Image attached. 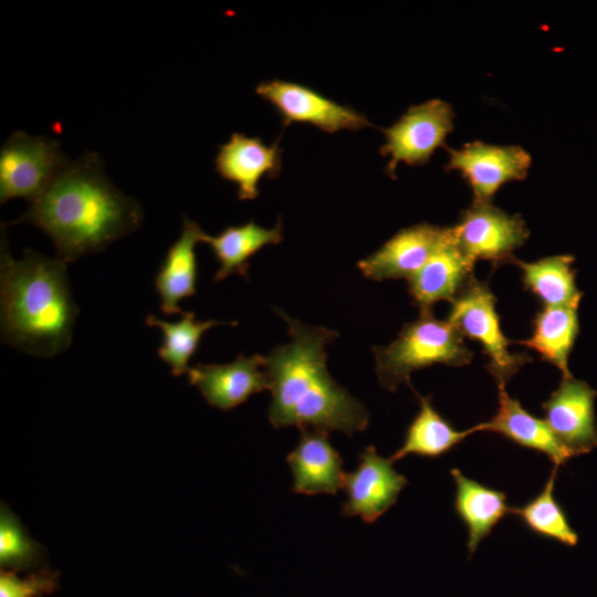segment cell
I'll list each match as a JSON object with an SVG mask.
<instances>
[{
  "label": "cell",
  "instance_id": "obj_1",
  "mask_svg": "<svg viewBox=\"0 0 597 597\" xmlns=\"http://www.w3.org/2000/svg\"><path fill=\"white\" fill-rule=\"evenodd\" d=\"M143 217L138 201L108 180L101 157L86 153L70 163L12 223L44 231L56 258L69 263L135 231Z\"/></svg>",
  "mask_w": 597,
  "mask_h": 597
},
{
  "label": "cell",
  "instance_id": "obj_2",
  "mask_svg": "<svg viewBox=\"0 0 597 597\" xmlns=\"http://www.w3.org/2000/svg\"><path fill=\"white\" fill-rule=\"evenodd\" d=\"M276 312L287 323L291 339L265 356L272 395L270 423L275 429L295 426L348 436L365 430L368 410L331 377L326 367V346L337 337V332Z\"/></svg>",
  "mask_w": 597,
  "mask_h": 597
},
{
  "label": "cell",
  "instance_id": "obj_3",
  "mask_svg": "<svg viewBox=\"0 0 597 597\" xmlns=\"http://www.w3.org/2000/svg\"><path fill=\"white\" fill-rule=\"evenodd\" d=\"M0 294L4 343L41 357L67 349L78 307L65 262L30 249L23 259L14 260L2 241Z\"/></svg>",
  "mask_w": 597,
  "mask_h": 597
},
{
  "label": "cell",
  "instance_id": "obj_4",
  "mask_svg": "<svg viewBox=\"0 0 597 597\" xmlns=\"http://www.w3.org/2000/svg\"><path fill=\"white\" fill-rule=\"evenodd\" d=\"M376 374L383 388L411 389L410 375L436 364L460 367L472 360L463 336L448 322L433 316L431 308L420 310L419 317L402 326L387 346L374 347Z\"/></svg>",
  "mask_w": 597,
  "mask_h": 597
},
{
  "label": "cell",
  "instance_id": "obj_5",
  "mask_svg": "<svg viewBox=\"0 0 597 597\" xmlns=\"http://www.w3.org/2000/svg\"><path fill=\"white\" fill-rule=\"evenodd\" d=\"M495 296L485 282L472 279L451 302L448 322L464 337L478 342L488 358L485 368L496 384H506L531 362L524 353H512L495 307Z\"/></svg>",
  "mask_w": 597,
  "mask_h": 597
},
{
  "label": "cell",
  "instance_id": "obj_6",
  "mask_svg": "<svg viewBox=\"0 0 597 597\" xmlns=\"http://www.w3.org/2000/svg\"><path fill=\"white\" fill-rule=\"evenodd\" d=\"M71 161L59 142L15 132L0 150V201H34Z\"/></svg>",
  "mask_w": 597,
  "mask_h": 597
},
{
  "label": "cell",
  "instance_id": "obj_7",
  "mask_svg": "<svg viewBox=\"0 0 597 597\" xmlns=\"http://www.w3.org/2000/svg\"><path fill=\"white\" fill-rule=\"evenodd\" d=\"M451 105L434 98L410 106L391 126L383 129V156L389 157L386 174L396 178L399 163L410 166L426 165L437 148L444 146L453 128Z\"/></svg>",
  "mask_w": 597,
  "mask_h": 597
},
{
  "label": "cell",
  "instance_id": "obj_8",
  "mask_svg": "<svg viewBox=\"0 0 597 597\" xmlns=\"http://www.w3.org/2000/svg\"><path fill=\"white\" fill-rule=\"evenodd\" d=\"M450 228L455 244L472 263L486 260L494 268L512 263L514 250L530 237L520 214H509L491 202L473 201Z\"/></svg>",
  "mask_w": 597,
  "mask_h": 597
},
{
  "label": "cell",
  "instance_id": "obj_9",
  "mask_svg": "<svg viewBox=\"0 0 597 597\" xmlns=\"http://www.w3.org/2000/svg\"><path fill=\"white\" fill-rule=\"evenodd\" d=\"M255 92L277 111L284 126L308 124L329 134L370 126L363 113L300 83L274 78L260 83Z\"/></svg>",
  "mask_w": 597,
  "mask_h": 597
},
{
  "label": "cell",
  "instance_id": "obj_10",
  "mask_svg": "<svg viewBox=\"0 0 597 597\" xmlns=\"http://www.w3.org/2000/svg\"><path fill=\"white\" fill-rule=\"evenodd\" d=\"M446 170H458L473 192V201L491 202L506 182L523 180L531 167V155L517 145H492L480 140L460 149L448 148Z\"/></svg>",
  "mask_w": 597,
  "mask_h": 597
},
{
  "label": "cell",
  "instance_id": "obj_11",
  "mask_svg": "<svg viewBox=\"0 0 597 597\" xmlns=\"http://www.w3.org/2000/svg\"><path fill=\"white\" fill-rule=\"evenodd\" d=\"M358 458L356 470L344 476L346 500L342 514L359 516L371 524L396 503L408 480L395 470L390 459L379 455L374 446L364 448Z\"/></svg>",
  "mask_w": 597,
  "mask_h": 597
},
{
  "label": "cell",
  "instance_id": "obj_12",
  "mask_svg": "<svg viewBox=\"0 0 597 597\" xmlns=\"http://www.w3.org/2000/svg\"><path fill=\"white\" fill-rule=\"evenodd\" d=\"M596 396L587 383L572 376L542 404L544 420L574 457L597 448Z\"/></svg>",
  "mask_w": 597,
  "mask_h": 597
},
{
  "label": "cell",
  "instance_id": "obj_13",
  "mask_svg": "<svg viewBox=\"0 0 597 597\" xmlns=\"http://www.w3.org/2000/svg\"><path fill=\"white\" fill-rule=\"evenodd\" d=\"M449 228L421 222L398 231L377 251L358 262L373 281L409 280L443 243Z\"/></svg>",
  "mask_w": 597,
  "mask_h": 597
},
{
  "label": "cell",
  "instance_id": "obj_14",
  "mask_svg": "<svg viewBox=\"0 0 597 597\" xmlns=\"http://www.w3.org/2000/svg\"><path fill=\"white\" fill-rule=\"evenodd\" d=\"M265 356H238L228 364H197L188 370L189 383L207 402L221 410L243 404L254 394L269 389Z\"/></svg>",
  "mask_w": 597,
  "mask_h": 597
},
{
  "label": "cell",
  "instance_id": "obj_15",
  "mask_svg": "<svg viewBox=\"0 0 597 597\" xmlns=\"http://www.w3.org/2000/svg\"><path fill=\"white\" fill-rule=\"evenodd\" d=\"M281 157L277 140L266 145L259 137L233 133L219 147L214 167L222 179L237 186L240 200H252L259 196V182L263 177L272 179L279 176Z\"/></svg>",
  "mask_w": 597,
  "mask_h": 597
},
{
  "label": "cell",
  "instance_id": "obj_16",
  "mask_svg": "<svg viewBox=\"0 0 597 597\" xmlns=\"http://www.w3.org/2000/svg\"><path fill=\"white\" fill-rule=\"evenodd\" d=\"M286 461L293 474L292 491L300 494L335 495L343 488V459L331 444L328 432L320 429L301 430L295 448Z\"/></svg>",
  "mask_w": 597,
  "mask_h": 597
},
{
  "label": "cell",
  "instance_id": "obj_17",
  "mask_svg": "<svg viewBox=\"0 0 597 597\" xmlns=\"http://www.w3.org/2000/svg\"><path fill=\"white\" fill-rule=\"evenodd\" d=\"M473 266L455 244L449 228L443 243L408 280V292L420 310L431 308L439 301L451 303L474 277Z\"/></svg>",
  "mask_w": 597,
  "mask_h": 597
},
{
  "label": "cell",
  "instance_id": "obj_18",
  "mask_svg": "<svg viewBox=\"0 0 597 597\" xmlns=\"http://www.w3.org/2000/svg\"><path fill=\"white\" fill-rule=\"evenodd\" d=\"M499 406L494 416L482 422V431L501 434L512 442L547 455L561 465L574 454L557 439L544 419L530 413L509 396L505 384L499 383Z\"/></svg>",
  "mask_w": 597,
  "mask_h": 597
},
{
  "label": "cell",
  "instance_id": "obj_19",
  "mask_svg": "<svg viewBox=\"0 0 597 597\" xmlns=\"http://www.w3.org/2000/svg\"><path fill=\"white\" fill-rule=\"evenodd\" d=\"M205 231L187 217L182 219L179 238L169 247L155 276V287L165 315L182 314L179 303L196 294V245L202 242Z\"/></svg>",
  "mask_w": 597,
  "mask_h": 597
},
{
  "label": "cell",
  "instance_id": "obj_20",
  "mask_svg": "<svg viewBox=\"0 0 597 597\" xmlns=\"http://www.w3.org/2000/svg\"><path fill=\"white\" fill-rule=\"evenodd\" d=\"M450 473L455 483L454 510L467 526V547L471 557L480 542L506 514H511V506L506 504L504 492L464 476L457 468Z\"/></svg>",
  "mask_w": 597,
  "mask_h": 597
},
{
  "label": "cell",
  "instance_id": "obj_21",
  "mask_svg": "<svg viewBox=\"0 0 597 597\" xmlns=\"http://www.w3.org/2000/svg\"><path fill=\"white\" fill-rule=\"evenodd\" d=\"M282 240L281 220L272 229H265L250 220L241 226L227 227L217 235L205 232L202 237V242L211 248L220 263L213 277L214 282L222 281L233 273L247 277L249 259L262 248L279 244Z\"/></svg>",
  "mask_w": 597,
  "mask_h": 597
},
{
  "label": "cell",
  "instance_id": "obj_22",
  "mask_svg": "<svg viewBox=\"0 0 597 597\" xmlns=\"http://www.w3.org/2000/svg\"><path fill=\"white\" fill-rule=\"evenodd\" d=\"M419 412L407 428L402 446L389 458L392 462L409 454L438 458L461 443L468 436L482 431V423L467 430H457L433 407L431 396H421Z\"/></svg>",
  "mask_w": 597,
  "mask_h": 597
},
{
  "label": "cell",
  "instance_id": "obj_23",
  "mask_svg": "<svg viewBox=\"0 0 597 597\" xmlns=\"http://www.w3.org/2000/svg\"><path fill=\"white\" fill-rule=\"evenodd\" d=\"M574 256L553 255L534 262L516 258L512 263L522 270L524 289L535 295L543 306L577 308L583 292L576 286Z\"/></svg>",
  "mask_w": 597,
  "mask_h": 597
},
{
  "label": "cell",
  "instance_id": "obj_24",
  "mask_svg": "<svg viewBox=\"0 0 597 597\" xmlns=\"http://www.w3.org/2000/svg\"><path fill=\"white\" fill-rule=\"evenodd\" d=\"M579 332L577 308L543 306L533 318V332L517 343L535 350L557 367L563 378L572 377L568 357Z\"/></svg>",
  "mask_w": 597,
  "mask_h": 597
},
{
  "label": "cell",
  "instance_id": "obj_25",
  "mask_svg": "<svg viewBox=\"0 0 597 597\" xmlns=\"http://www.w3.org/2000/svg\"><path fill=\"white\" fill-rule=\"evenodd\" d=\"M181 318L176 322H168L148 315L146 325L156 326L161 331L163 341L158 348V356L168 364L174 376L188 373V363L199 347L202 336L213 326L226 324L222 322L208 320H196L195 313L184 312Z\"/></svg>",
  "mask_w": 597,
  "mask_h": 597
},
{
  "label": "cell",
  "instance_id": "obj_26",
  "mask_svg": "<svg viewBox=\"0 0 597 597\" xmlns=\"http://www.w3.org/2000/svg\"><path fill=\"white\" fill-rule=\"evenodd\" d=\"M557 471L558 465H554L542 491L524 505L511 507V514L519 516L536 535L574 547L578 543V534L570 526L565 511L554 498Z\"/></svg>",
  "mask_w": 597,
  "mask_h": 597
},
{
  "label": "cell",
  "instance_id": "obj_27",
  "mask_svg": "<svg viewBox=\"0 0 597 597\" xmlns=\"http://www.w3.org/2000/svg\"><path fill=\"white\" fill-rule=\"evenodd\" d=\"M40 546L29 537L20 521L4 505L0 513L1 568L27 570L39 565Z\"/></svg>",
  "mask_w": 597,
  "mask_h": 597
},
{
  "label": "cell",
  "instance_id": "obj_28",
  "mask_svg": "<svg viewBox=\"0 0 597 597\" xmlns=\"http://www.w3.org/2000/svg\"><path fill=\"white\" fill-rule=\"evenodd\" d=\"M57 589V573L42 569L20 578L12 572L0 574V597H42Z\"/></svg>",
  "mask_w": 597,
  "mask_h": 597
}]
</instances>
